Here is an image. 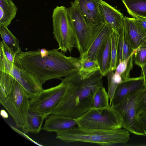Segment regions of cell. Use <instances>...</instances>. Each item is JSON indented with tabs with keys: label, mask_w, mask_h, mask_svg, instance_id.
<instances>
[{
	"label": "cell",
	"mask_w": 146,
	"mask_h": 146,
	"mask_svg": "<svg viewBox=\"0 0 146 146\" xmlns=\"http://www.w3.org/2000/svg\"><path fill=\"white\" fill-rule=\"evenodd\" d=\"M2 71L9 73L23 87L30 99L36 96L43 89V84L33 76L9 61L4 63Z\"/></svg>",
	"instance_id": "30bf717a"
},
{
	"label": "cell",
	"mask_w": 146,
	"mask_h": 146,
	"mask_svg": "<svg viewBox=\"0 0 146 146\" xmlns=\"http://www.w3.org/2000/svg\"><path fill=\"white\" fill-rule=\"evenodd\" d=\"M134 50L133 53L127 59L119 62L115 70V73L119 74L123 80L130 78L129 74L133 67Z\"/></svg>",
	"instance_id": "cb8c5ba5"
},
{
	"label": "cell",
	"mask_w": 146,
	"mask_h": 146,
	"mask_svg": "<svg viewBox=\"0 0 146 146\" xmlns=\"http://www.w3.org/2000/svg\"><path fill=\"white\" fill-rule=\"evenodd\" d=\"M146 112V90L139 107L138 113Z\"/></svg>",
	"instance_id": "f546056e"
},
{
	"label": "cell",
	"mask_w": 146,
	"mask_h": 146,
	"mask_svg": "<svg viewBox=\"0 0 146 146\" xmlns=\"http://www.w3.org/2000/svg\"><path fill=\"white\" fill-rule=\"evenodd\" d=\"M56 133V138L67 143L82 142L108 146L125 143L130 139V133L122 128L104 130L86 129L77 126Z\"/></svg>",
	"instance_id": "277c9868"
},
{
	"label": "cell",
	"mask_w": 146,
	"mask_h": 146,
	"mask_svg": "<svg viewBox=\"0 0 146 146\" xmlns=\"http://www.w3.org/2000/svg\"><path fill=\"white\" fill-rule=\"evenodd\" d=\"M141 68V76H142L144 78L145 87L146 90V64Z\"/></svg>",
	"instance_id": "d6a6232c"
},
{
	"label": "cell",
	"mask_w": 146,
	"mask_h": 146,
	"mask_svg": "<svg viewBox=\"0 0 146 146\" xmlns=\"http://www.w3.org/2000/svg\"><path fill=\"white\" fill-rule=\"evenodd\" d=\"M58 48L48 50L46 54L39 49L24 52L17 55L20 68L33 76L42 84L47 81L61 79L78 71L80 59L66 56Z\"/></svg>",
	"instance_id": "6da1fadb"
},
{
	"label": "cell",
	"mask_w": 146,
	"mask_h": 146,
	"mask_svg": "<svg viewBox=\"0 0 146 146\" xmlns=\"http://www.w3.org/2000/svg\"><path fill=\"white\" fill-rule=\"evenodd\" d=\"M0 49L2 50L5 56L9 61L19 67L17 55L2 41L0 42Z\"/></svg>",
	"instance_id": "f1b7e54d"
},
{
	"label": "cell",
	"mask_w": 146,
	"mask_h": 146,
	"mask_svg": "<svg viewBox=\"0 0 146 146\" xmlns=\"http://www.w3.org/2000/svg\"><path fill=\"white\" fill-rule=\"evenodd\" d=\"M108 92L110 98L111 105L115 91L118 85L123 81L118 74L110 71L107 74Z\"/></svg>",
	"instance_id": "484cf974"
},
{
	"label": "cell",
	"mask_w": 146,
	"mask_h": 146,
	"mask_svg": "<svg viewBox=\"0 0 146 146\" xmlns=\"http://www.w3.org/2000/svg\"><path fill=\"white\" fill-rule=\"evenodd\" d=\"M111 35L104 42L100 48L97 56V60L103 76L107 75L111 70Z\"/></svg>",
	"instance_id": "e0dca14e"
},
{
	"label": "cell",
	"mask_w": 146,
	"mask_h": 146,
	"mask_svg": "<svg viewBox=\"0 0 146 146\" xmlns=\"http://www.w3.org/2000/svg\"><path fill=\"white\" fill-rule=\"evenodd\" d=\"M139 118L141 125L146 135V112L141 113L139 115Z\"/></svg>",
	"instance_id": "4dcf8cb0"
},
{
	"label": "cell",
	"mask_w": 146,
	"mask_h": 146,
	"mask_svg": "<svg viewBox=\"0 0 146 146\" xmlns=\"http://www.w3.org/2000/svg\"><path fill=\"white\" fill-rule=\"evenodd\" d=\"M144 88H145L144 79L142 76L130 77L123 81L117 87L110 105L117 104L127 94Z\"/></svg>",
	"instance_id": "4fadbf2b"
},
{
	"label": "cell",
	"mask_w": 146,
	"mask_h": 146,
	"mask_svg": "<svg viewBox=\"0 0 146 146\" xmlns=\"http://www.w3.org/2000/svg\"><path fill=\"white\" fill-rule=\"evenodd\" d=\"M132 16L136 19L141 27L146 31V18L135 15Z\"/></svg>",
	"instance_id": "1f68e13d"
},
{
	"label": "cell",
	"mask_w": 146,
	"mask_h": 146,
	"mask_svg": "<svg viewBox=\"0 0 146 146\" xmlns=\"http://www.w3.org/2000/svg\"><path fill=\"white\" fill-rule=\"evenodd\" d=\"M101 0H74L82 15L91 25L104 24L100 8Z\"/></svg>",
	"instance_id": "8fae6325"
},
{
	"label": "cell",
	"mask_w": 146,
	"mask_h": 146,
	"mask_svg": "<svg viewBox=\"0 0 146 146\" xmlns=\"http://www.w3.org/2000/svg\"><path fill=\"white\" fill-rule=\"evenodd\" d=\"M131 16L146 18V0H121Z\"/></svg>",
	"instance_id": "7402d4cb"
},
{
	"label": "cell",
	"mask_w": 146,
	"mask_h": 146,
	"mask_svg": "<svg viewBox=\"0 0 146 146\" xmlns=\"http://www.w3.org/2000/svg\"><path fill=\"white\" fill-rule=\"evenodd\" d=\"M46 118L40 113L29 107L26 124L22 129L26 133H38L42 130L44 120Z\"/></svg>",
	"instance_id": "ac0fdd59"
},
{
	"label": "cell",
	"mask_w": 146,
	"mask_h": 146,
	"mask_svg": "<svg viewBox=\"0 0 146 146\" xmlns=\"http://www.w3.org/2000/svg\"><path fill=\"white\" fill-rule=\"evenodd\" d=\"M113 31L110 25L105 23L87 52L80 57L89 60H97V55L100 48L109 37L112 34Z\"/></svg>",
	"instance_id": "2e32d148"
},
{
	"label": "cell",
	"mask_w": 146,
	"mask_h": 146,
	"mask_svg": "<svg viewBox=\"0 0 146 146\" xmlns=\"http://www.w3.org/2000/svg\"><path fill=\"white\" fill-rule=\"evenodd\" d=\"M76 119L77 126L84 128L111 130L122 128L110 105L104 108H91Z\"/></svg>",
	"instance_id": "ba28073f"
},
{
	"label": "cell",
	"mask_w": 146,
	"mask_h": 146,
	"mask_svg": "<svg viewBox=\"0 0 146 146\" xmlns=\"http://www.w3.org/2000/svg\"><path fill=\"white\" fill-rule=\"evenodd\" d=\"M67 10L75 34V46L81 57L87 52L104 24L96 27L90 25L74 1L71 2Z\"/></svg>",
	"instance_id": "8992f818"
},
{
	"label": "cell",
	"mask_w": 146,
	"mask_h": 146,
	"mask_svg": "<svg viewBox=\"0 0 146 146\" xmlns=\"http://www.w3.org/2000/svg\"><path fill=\"white\" fill-rule=\"evenodd\" d=\"M46 119L42 130L48 132H56L77 126L76 119L65 116L50 114Z\"/></svg>",
	"instance_id": "9a60e30c"
},
{
	"label": "cell",
	"mask_w": 146,
	"mask_h": 146,
	"mask_svg": "<svg viewBox=\"0 0 146 146\" xmlns=\"http://www.w3.org/2000/svg\"><path fill=\"white\" fill-rule=\"evenodd\" d=\"M110 105L109 96L102 84L96 88L94 93L92 108H102Z\"/></svg>",
	"instance_id": "603a6c76"
},
{
	"label": "cell",
	"mask_w": 146,
	"mask_h": 146,
	"mask_svg": "<svg viewBox=\"0 0 146 146\" xmlns=\"http://www.w3.org/2000/svg\"><path fill=\"white\" fill-rule=\"evenodd\" d=\"M103 76L100 70L84 77L78 71L61 79L66 89L59 104L51 114L76 119L92 108L94 93L102 83Z\"/></svg>",
	"instance_id": "7a4b0ae2"
},
{
	"label": "cell",
	"mask_w": 146,
	"mask_h": 146,
	"mask_svg": "<svg viewBox=\"0 0 146 146\" xmlns=\"http://www.w3.org/2000/svg\"><path fill=\"white\" fill-rule=\"evenodd\" d=\"M99 6L105 23L110 25L113 30L119 32L124 22L125 17L123 14L115 7L102 0L100 1Z\"/></svg>",
	"instance_id": "5bb4252c"
},
{
	"label": "cell",
	"mask_w": 146,
	"mask_h": 146,
	"mask_svg": "<svg viewBox=\"0 0 146 146\" xmlns=\"http://www.w3.org/2000/svg\"><path fill=\"white\" fill-rule=\"evenodd\" d=\"M126 31L131 46L133 50L146 45V31L136 19L124 17Z\"/></svg>",
	"instance_id": "7c38bea8"
},
{
	"label": "cell",
	"mask_w": 146,
	"mask_h": 146,
	"mask_svg": "<svg viewBox=\"0 0 146 146\" xmlns=\"http://www.w3.org/2000/svg\"><path fill=\"white\" fill-rule=\"evenodd\" d=\"M119 34L113 30L111 35V70L114 71L118 64V48Z\"/></svg>",
	"instance_id": "4316f807"
},
{
	"label": "cell",
	"mask_w": 146,
	"mask_h": 146,
	"mask_svg": "<svg viewBox=\"0 0 146 146\" xmlns=\"http://www.w3.org/2000/svg\"><path fill=\"white\" fill-rule=\"evenodd\" d=\"M145 91L144 88L129 93L117 104L111 106L121 122L122 127L130 133L146 136L141 125L138 109Z\"/></svg>",
	"instance_id": "5b68a950"
},
{
	"label": "cell",
	"mask_w": 146,
	"mask_h": 146,
	"mask_svg": "<svg viewBox=\"0 0 146 146\" xmlns=\"http://www.w3.org/2000/svg\"><path fill=\"white\" fill-rule=\"evenodd\" d=\"M65 89V85L62 81L55 86L43 89L36 96L30 99L29 107L46 118L59 104Z\"/></svg>",
	"instance_id": "9c48e42d"
},
{
	"label": "cell",
	"mask_w": 146,
	"mask_h": 146,
	"mask_svg": "<svg viewBox=\"0 0 146 146\" xmlns=\"http://www.w3.org/2000/svg\"><path fill=\"white\" fill-rule=\"evenodd\" d=\"M18 9L12 0H0V25L9 26L15 17Z\"/></svg>",
	"instance_id": "d6986e66"
},
{
	"label": "cell",
	"mask_w": 146,
	"mask_h": 146,
	"mask_svg": "<svg viewBox=\"0 0 146 146\" xmlns=\"http://www.w3.org/2000/svg\"><path fill=\"white\" fill-rule=\"evenodd\" d=\"M133 60L135 63L140 67L146 64V45L140 46L135 50Z\"/></svg>",
	"instance_id": "83f0119b"
},
{
	"label": "cell",
	"mask_w": 146,
	"mask_h": 146,
	"mask_svg": "<svg viewBox=\"0 0 146 146\" xmlns=\"http://www.w3.org/2000/svg\"><path fill=\"white\" fill-rule=\"evenodd\" d=\"M0 102L21 129L26 124L29 98L21 85L9 73L0 71Z\"/></svg>",
	"instance_id": "3957f363"
},
{
	"label": "cell",
	"mask_w": 146,
	"mask_h": 146,
	"mask_svg": "<svg viewBox=\"0 0 146 146\" xmlns=\"http://www.w3.org/2000/svg\"><path fill=\"white\" fill-rule=\"evenodd\" d=\"M52 18L53 34L58 43V49L63 52H71L75 46L76 39L67 8L56 6L53 9Z\"/></svg>",
	"instance_id": "52a82bcc"
},
{
	"label": "cell",
	"mask_w": 146,
	"mask_h": 146,
	"mask_svg": "<svg viewBox=\"0 0 146 146\" xmlns=\"http://www.w3.org/2000/svg\"><path fill=\"white\" fill-rule=\"evenodd\" d=\"M80 58L81 66L78 72L83 77H88L100 70V66L97 60Z\"/></svg>",
	"instance_id": "d4e9b609"
},
{
	"label": "cell",
	"mask_w": 146,
	"mask_h": 146,
	"mask_svg": "<svg viewBox=\"0 0 146 146\" xmlns=\"http://www.w3.org/2000/svg\"><path fill=\"white\" fill-rule=\"evenodd\" d=\"M0 34L2 41L16 55L21 51L19 40L9 29L7 27L0 25Z\"/></svg>",
	"instance_id": "44dd1931"
},
{
	"label": "cell",
	"mask_w": 146,
	"mask_h": 146,
	"mask_svg": "<svg viewBox=\"0 0 146 146\" xmlns=\"http://www.w3.org/2000/svg\"><path fill=\"white\" fill-rule=\"evenodd\" d=\"M119 33V36L118 48V63L129 57L135 50L132 49L130 44L124 20L123 27Z\"/></svg>",
	"instance_id": "ffe728a7"
}]
</instances>
